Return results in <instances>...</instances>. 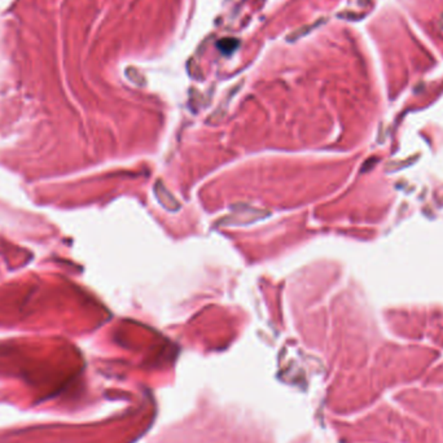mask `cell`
Returning a JSON list of instances; mask_svg holds the SVG:
<instances>
[{
    "instance_id": "6da1fadb",
    "label": "cell",
    "mask_w": 443,
    "mask_h": 443,
    "mask_svg": "<svg viewBox=\"0 0 443 443\" xmlns=\"http://www.w3.org/2000/svg\"><path fill=\"white\" fill-rule=\"evenodd\" d=\"M237 46H239V42L236 41V39H223V41L218 43V47L226 55H230L231 52L235 51V48H237Z\"/></svg>"
}]
</instances>
